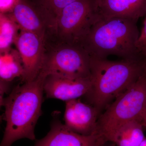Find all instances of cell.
<instances>
[{"instance_id":"obj_1","label":"cell","mask_w":146,"mask_h":146,"mask_svg":"<svg viewBox=\"0 0 146 146\" xmlns=\"http://www.w3.org/2000/svg\"><path fill=\"white\" fill-rule=\"evenodd\" d=\"M45 78L38 76L33 81L22 82L4 99L6 125L0 146H11L23 138L36 139L35 128L42 114Z\"/></svg>"},{"instance_id":"obj_2","label":"cell","mask_w":146,"mask_h":146,"mask_svg":"<svg viewBox=\"0 0 146 146\" xmlns=\"http://www.w3.org/2000/svg\"><path fill=\"white\" fill-rule=\"evenodd\" d=\"M146 65V59L112 61L91 57L92 87L85 96L100 115L120 95L139 78Z\"/></svg>"},{"instance_id":"obj_3","label":"cell","mask_w":146,"mask_h":146,"mask_svg":"<svg viewBox=\"0 0 146 146\" xmlns=\"http://www.w3.org/2000/svg\"><path fill=\"white\" fill-rule=\"evenodd\" d=\"M136 23L126 18H99L82 46L91 57L115 55L124 59H145L136 47L140 34Z\"/></svg>"},{"instance_id":"obj_4","label":"cell","mask_w":146,"mask_h":146,"mask_svg":"<svg viewBox=\"0 0 146 146\" xmlns=\"http://www.w3.org/2000/svg\"><path fill=\"white\" fill-rule=\"evenodd\" d=\"M146 112V65L138 79L100 115L97 122V132L104 138L128 122L138 121L142 122Z\"/></svg>"},{"instance_id":"obj_5","label":"cell","mask_w":146,"mask_h":146,"mask_svg":"<svg viewBox=\"0 0 146 146\" xmlns=\"http://www.w3.org/2000/svg\"><path fill=\"white\" fill-rule=\"evenodd\" d=\"M54 75L91 78V56L82 46L50 40L45 43L44 58L39 76Z\"/></svg>"},{"instance_id":"obj_6","label":"cell","mask_w":146,"mask_h":146,"mask_svg":"<svg viewBox=\"0 0 146 146\" xmlns=\"http://www.w3.org/2000/svg\"><path fill=\"white\" fill-rule=\"evenodd\" d=\"M98 19L96 0H76L60 13L54 29L52 38L82 46Z\"/></svg>"},{"instance_id":"obj_7","label":"cell","mask_w":146,"mask_h":146,"mask_svg":"<svg viewBox=\"0 0 146 146\" xmlns=\"http://www.w3.org/2000/svg\"><path fill=\"white\" fill-rule=\"evenodd\" d=\"M14 42L23 68L22 82L33 81L42 69L45 51V41L31 32L20 30Z\"/></svg>"},{"instance_id":"obj_8","label":"cell","mask_w":146,"mask_h":146,"mask_svg":"<svg viewBox=\"0 0 146 146\" xmlns=\"http://www.w3.org/2000/svg\"><path fill=\"white\" fill-rule=\"evenodd\" d=\"M107 142L98 133L89 136L76 133L56 117L46 136L36 141L33 146H104Z\"/></svg>"},{"instance_id":"obj_9","label":"cell","mask_w":146,"mask_h":146,"mask_svg":"<svg viewBox=\"0 0 146 146\" xmlns=\"http://www.w3.org/2000/svg\"><path fill=\"white\" fill-rule=\"evenodd\" d=\"M65 125L76 133L89 136L97 133V122L100 114L92 105L79 99L65 102Z\"/></svg>"},{"instance_id":"obj_10","label":"cell","mask_w":146,"mask_h":146,"mask_svg":"<svg viewBox=\"0 0 146 146\" xmlns=\"http://www.w3.org/2000/svg\"><path fill=\"white\" fill-rule=\"evenodd\" d=\"M92 84L91 78H73L51 75L45 78L44 91L47 98L66 102L85 97Z\"/></svg>"},{"instance_id":"obj_11","label":"cell","mask_w":146,"mask_h":146,"mask_svg":"<svg viewBox=\"0 0 146 146\" xmlns=\"http://www.w3.org/2000/svg\"><path fill=\"white\" fill-rule=\"evenodd\" d=\"M7 15L20 30L33 33L43 38L45 42L52 38V29L27 0H16Z\"/></svg>"},{"instance_id":"obj_12","label":"cell","mask_w":146,"mask_h":146,"mask_svg":"<svg viewBox=\"0 0 146 146\" xmlns=\"http://www.w3.org/2000/svg\"><path fill=\"white\" fill-rule=\"evenodd\" d=\"M99 19L120 18L137 22L145 16L146 0H96Z\"/></svg>"},{"instance_id":"obj_13","label":"cell","mask_w":146,"mask_h":146,"mask_svg":"<svg viewBox=\"0 0 146 146\" xmlns=\"http://www.w3.org/2000/svg\"><path fill=\"white\" fill-rule=\"evenodd\" d=\"M140 121H132L120 125L104 137L116 146H140L146 138Z\"/></svg>"},{"instance_id":"obj_14","label":"cell","mask_w":146,"mask_h":146,"mask_svg":"<svg viewBox=\"0 0 146 146\" xmlns=\"http://www.w3.org/2000/svg\"><path fill=\"white\" fill-rule=\"evenodd\" d=\"M42 16L53 32L64 9L76 0H27Z\"/></svg>"},{"instance_id":"obj_15","label":"cell","mask_w":146,"mask_h":146,"mask_svg":"<svg viewBox=\"0 0 146 146\" xmlns=\"http://www.w3.org/2000/svg\"><path fill=\"white\" fill-rule=\"evenodd\" d=\"M1 55L0 77L1 82L6 84L17 77L22 78L23 68L20 56L8 52Z\"/></svg>"},{"instance_id":"obj_16","label":"cell","mask_w":146,"mask_h":146,"mask_svg":"<svg viewBox=\"0 0 146 146\" xmlns=\"http://www.w3.org/2000/svg\"><path fill=\"white\" fill-rule=\"evenodd\" d=\"M19 27L7 14L1 13L0 48L1 53L8 52L11 45L14 43L19 33Z\"/></svg>"},{"instance_id":"obj_17","label":"cell","mask_w":146,"mask_h":146,"mask_svg":"<svg viewBox=\"0 0 146 146\" xmlns=\"http://www.w3.org/2000/svg\"><path fill=\"white\" fill-rule=\"evenodd\" d=\"M145 16L146 17L144 21L143 26L140 33L136 44V47L138 52L146 59V11Z\"/></svg>"},{"instance_id":"obj_18","label":"cell","mask_w":146,"mask_h":146,"mask_svg":"<svg viewBox=\"0 0 146 146\" xmlns=\"http://www.w3.org/2000/svg\"><path fill=\"white\" fill-rule=\"evenodd\" d=\"M142 123L144 129H145L146 131V112L143 117V120L142 121Z\"/></svg>"},{"instance_id":"obj_19","label":"cell","mask_w":146,"mask_h":146,"mask_svg":"<svg viewBox=\"0 0 146 146\" xmlns=\"http://www.w3.org/2000/svg\"><path fill=\"white\" fill-rule=\"evenodd\" d=\"M140 146H146V137L143 141Z\"/></svg>"}]
</instances>
